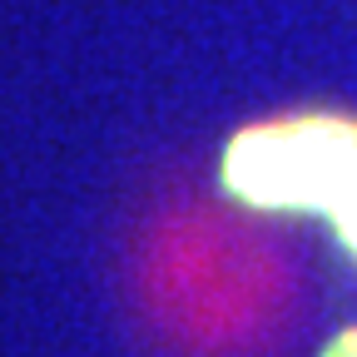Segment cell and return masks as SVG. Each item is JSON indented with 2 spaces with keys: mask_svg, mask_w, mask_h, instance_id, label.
I'll return each mask as SVG.
<instances>
[{
  "mask_svg": "<svg viewBox=\"0 0 357 357\" xmlns=\"http://www.w3.org/2000/svg\"><path fill=\"white\" fill-rule=\"evenodd\" d=\"M223 189L253 208L347 218L357 208V119L288 114L234 134L223 154Z\"/></svg>",
  "mask_w": 357,
  "mask_h": 357,
  "instance_id": "obj_1",
  "label": "cell"
},
{
  "mask_svg": "<svg viewBox=\"0 0 357 357\" xmlns=\"http://www.w3.org/2000/svg\"><path fill=\"white\" fill-rule=\"evenodd\" d=\"M323 357H357V328H342V333L323 347Z\"/></svg>",
  "mask_w": 357,
  "mask_h": 357,
  "instance_id": "obj_2",
  "label": "cell"
},
{
  "mask_svg": "<svg viewBox=\"0 0 357 357\" xmlns=\"http://www.w3.org/2000/svg\"><path fill=\"white\" fill-rule=\"evenodd\" d=\"M333 229H337V238H342V248H347V253L357 258V208H352L347 218H337V223H333Z\"/></svg>",
  "mask_w": 357,
  "mask_h": 357,
  "instance_id": "obj_3",
  "label": "cell"
}]
</instances>
